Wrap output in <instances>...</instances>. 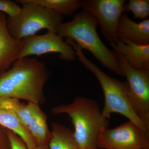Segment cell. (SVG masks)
<instances>
[{
	"label": "cell",
	"instance_id": "obj_15",
	"mask_svg": "<svg viewBox=\"0 0 149 149\" xmlns=\"http://www.w3.org/2000/svg\"><path fill=\"white\" fill-rule=\"evenodd\" d=\"M52 137L49 149H86L75 140L73 131L64 125L54 122L52 123Z\"/></svg>",
	"mask_w": 149,
	"mask_h": 149
},
{
	"label": "cell",
	"instance_id": "obj_13",
	"mask_svg": "<svg viewBox=\"0 0 149 149\" xmlns=\"http://www.w3.org/2000/svg\"><path fill=\"white\" fill-rule=\"evenodd\" d=\"M47 119L40 105L32 103V116L27 129L37 146H48L52 139V131L48 127Z\"/></svg>",
	"mask_w": 149,
	"mask_h": 149
},
{
	"label": "cell",
	"instance_id": "obj_18",
	"mask_svg": "<svg viewBox=\"0 0 149 149\" xmlns=\"http://www.w3.org/2000/svg\"><path fill=\"white\" fill-rule=\"evenodd\" d=\"M124 10L131 11L134 18L145 20L149 15V1L130 0L124 4Z\"/></svg>",
	"mask_w": 149,
	"mask_h": 149
},
{
	"label": "cell",
	"instance_id": "obj_1",
	"mask_svg": "<svg viewBox=\"0 0 149 149\" xmlns=\"http://www.w3.org/2000/svg\"><path fill=\"white\" fill-rule=\"evenodd\" d=\"M49 76L45 63L35 58L17 60L8 70L0 73V97L24 100L43 104L44 88Z\"/></svg>",
	"mask_w": 149,
	"mask_h": 149
},
{
	"label": "cell",
	"instance_id": "obj_4",
	"mask_svg": "<svg viewBox=\"0 0 149 149\" xmlns=\"http://www.w3.org/2000/svg\"><path fill=\"white\" fill-rule=\"evenodd\" d=\"M65 42L72 47L79 61L98 80L104 98V107L102 111L104 118L109 119L112 113H119L149 133V130L141 121L130 104L125 90V82L110 77L104 73L86 57L83 49L71 39L66 38Z\"/></svg>",
	"mask_w": 149,
	"mask_h": 149
},
{
	"label": "cell",
	"instance_id": "obj_7",
	"mask_svg": "<svg viewBox=\"0 0 149 149\" xmlns=\"http://www.w3.org/2000/svg\"><path fill=\"white\" fill-rule=\"evenodd\" d=\"M97 146L98 149H144L149 147V133L129 120L116 128H102Z\"/></svg>",
	"mask_w": 149,
	"mask_h": 149
},
{
	"label": "cell",
	"instance_id": "obj_16",
	"mask_svg": "<svg viewBox=\"0 0 149 149\" xmlns=\"http://www.w3.org/2000/svg\"><path fill=\"white\" fill-rule=\"evenodd\" d=\"M50 9L62 15L71 16L81 8L78 0H24Z\"/></svg>",
	"mask_w": 149,
	"mask_h": 149
},
{
	"label": "cell",
	"instance_id": "obj_11",
	"mask_svg": "<svg viewBox=\"0 0 149 149\" xmlns=\"http://www.w3.org/2000/svg\"><path fill=\"white\" fill-rule=\"evenodd\" d=\"M112 47L114 52L120 54L133 68L149 70V45H138L120 38Z\"/></svg>",
	"mask_w": 149,
	"mask_h": 149
},
{
	"label": "cell",
	"instance_id": "obj_8",
	"mask_svg": "<svg viewBox=\"0 0 149 149\" xmlns=\"http://www.w3.org/2000/svg\"><path fill=\"white\" fill-rule=\"evenodd\" d=\"M125 0H83L81 8L95 17L102 34L113 47L118 40L117 28L123 13Z\"/></svg>",
	"mask_w": 149,
	"mask_h": 149
},
{
	"label": "cell",
	"instance_id": "obj_17",
	"mask_svg": "<svg viewBox=\"0 0 149 149\" xmlns=\"http://www.w3.org/2000/svg\"><path fill=\"white\" fill-rule=\"evenodd\" d=\"M0 102L11 111L27 129L32 116V103H22L18 99L10 97H0Z\"/></svg>",
	"mask_w": 149,
	"mask_h": 149
},
{
	"label": "cell",
	"instance_id": "obj_5",
	"mask_svg": "<svg viewBox=\"0 0 149 149\" xmlns=\"http://www.w3.org/2000/svg\"><path fill=\"white\" fill-rule=\"evenodd\" d=\"M16 3L22 5L21 11L15 18H7V26L12 37L17 40L35 35L42 29L56 33L58 26L62 22L63 15L50 9L24 0H17Z\"/></svg>",
	"mask_w": 149,
	"mask_h": 149
},
{
	"label": "cell",
	"instance_id": "obj_2",
	"mask_svg": "<svg viewBox=\"0 0 149 149\" xmlns=\"http://www.w3.org/2000/svg\"><path fill=\"white\" fill-rule=\"evenodd\" d=\"M98 26L95 17L83 9L71 21L59 24L56 33L62 38L72 39L82 49L92 53L103 66L118 75L124 76L115 53L107 47L99 37Z\"/></svg>",
	"mask_w": 149,
	"mask_h": 149
},
{
	"label": "cell",
	"instance_id": "obj_12",
	"mask_svg": "<svg viewBox=\"0 0 149 149\" xmlns=\"http://www.w3.org/2000/svg\"><path fill=\"white\" fill-rule=\"evenodd\" d=\"M117 35L118 39H127L138 45H149V19L137 23L131 20L127 14H123L118 25Z\"/></svg>",
	"mask_w": 149,
	"mask_h": 149
},
{
	"label": "cell",
	"instance_id": "obj_9",
	"mask_svg": "<svg viewBox=\"0 0 149 149\" xmlns=\"http://www.w3.org/2000/svg\"><path fill=\"white\" fill-rule=\"evenodd\" d=\"M23 46L17 60L32 55L40 56L50 53L59 54L60 58L67 61L75 59V52L56 33L48 32L42 35H33L22 40Z\"/></svg>",
	"mask_w": 149,
	"mask_h": 149
},
{
	"label": "cell",
	"instance_id": "obj_6",
	"mask_svg": "<svg viewBox=\"0 0 149 149\" xmlns=\"http://www.w3.org/2000/svg\"><path fill=\"white\" fill-rule=\"evenodd\" d=\"M115 54L123 75L127 79L124 82L130 104L149 130V70L135 69L120 54Z\"/></svg>",
	"mask_w": 149,
	"mask_h": 149
},
{
	"label": "cell",
	"instance_id": "obj_10",
	"mask_svg": "<svg viewBox=\"0 0 149 149\" xmlns=\"http://www.w3.org/2000/svg\"><path fill=\"white\" fill-rule=\"evenodd\" d=\"M7 24L6 16L0 12V73L10 68L17 60L23 46L22 40H17L12 37Z\"/></svg>",
	"mask_w": 149,
	"mask_h": 149
},
{
	"label": "cell",
	"instance_id": "obj_14",
	"mask_svg": "<svg viewBox=\"0 0 149 149\" xmlns=\"http://www.w3.org/2000/svg\"><path fill=\"white\" fill-rule=\"evenodd\" d=\"M0 125L18 135L28 148L37 146L27 128L22 124L15 114L0 102Z\"/></svg>",
	"mask_w": 149,
	"mask_h": 149
},
{
	"label": "cell",
	"instance_id": "obj_21",
	"mask_svg": "<svg viewBox=\"0 0 149 149\" xmlns=\"http://www.w3.org/2000/svg\"><path fill=\"white\" fill-rule=\"evenodd\" d=\"M0 149H12L7 129L0 125Z\"/></svg>",
	"mask_w": 149,
	"mask_h": 149
},
{
	"label": "cell",
	"instance_id": "obj_22",
	"mask_svg": "<svg viewBox=\"0 0 149 149\" xmlns=\"http://www.w3.org/2000/svg\"><path fill=\"white\" fill-rule=\"evenodd\" d=\"M144 149H149V147H147V148H146Z\"/></svg>",
	"mask_w": 149,
	"mask_h": 149
},
{
	"label": "cell",
	"instance_id": "obj_19",
	"mask_svg": "<svg viewBox=\"0 0 149 149\" xmlns=\"http://www.w3.org/2000/svg\"><path fill=\"white\" fill-rule=\"evenodd\" d=\"M21 10L16 2L9 0H0V12L8 15V18H15L18 15Z\"/></svg>",
	"mask_w": 149,
	"mask_h": 149
},
{
	"label": "cell",
	"instance_id": "obj_3",
	"mask_svg": "<svg viewBox=\"0 0 149 149\" xmlns=\"http://www.w3.org/2000/svg\"><path fill=\"white\" fill-rule=\"evenodd\" d=\"M53 114L67 115L74 127L75 140L86 149H98L97 141L100 130L108 128L109 121L104 118L95 100L77 97L70 103L56 106L51 110Z\"/></svg>",
	"mask_w": 149,
	"mask_h": 149
},
{
	"label": "cell",
	"instance_id": "obj_20",
	"mask_svg": "<svg viewBox=\"0 0 149 149\" xmlns=\"http://www.w3.org/2000/svg\"><path fill=\"white\" fill-rule=\"evenodd\" d=\"M7 133L10 141L12 149H49L48 146H37L32 148H28L24 141L16 133L8 129Z\"/></svg>",
	"mask_w": 149,
	"mask_h": 149
}]
</instances>
